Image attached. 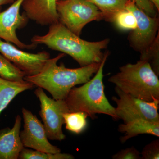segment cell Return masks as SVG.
<instances>
[{
  "instance_id": "cell-1",
  "label": "cell",
  "mask_w": 159,
  "mask_h": 159,
  "mask_svg": "<svg viewBox=\"0 0 159 159\" xmlns=\"http://www.w3.org/2000/svg\"><path fill=\"white\" fill-rule=\"evenodd\" d=\"M31 42L37 45H45L49 48L68 54L82 67L101 62L105 53L102 51L107 48L110 39L87 41L58 22L49 26L47 34L33 36Z\"/></svg>"
},
{
  "instance_id": "cell-2",
  "label": "cell",
  "mask_w": 159,
  "mask_h": 159,
  "mask_svg": "<svg viewBox=\"0 0 159 159\" xmlns=\"http://www.w3.org/2000/svg\"><path fill=\"white\" fill-rule=\"evenodd\" d=\"M66 55L62 53L49 58L40 73L25 76L24 80L48 91L53 99L65 100L73 88L90 80L101 64L95 63L74 69L68 68L62 63L57 65V61Z\"/></svg>"
},
{
  "instance_id": "cell-3",
  "label": "cell",
  "mask_w": 159,
  "mask_h": 159,
  "mask_svg": "<svg viewBox=\"0 0 159 159\" xmlns=\"http://www.w3.org/2000/svg\"><path fill=\"white\" fill-rule=\"evenodd\" d=\"M109 52L107 51L95 76L79 87L73 88L65 99L70 112L82 111L92 119L97 114H104L118 120L115 107L106 97L103 83V68Z\"/></svg>"
},
{
  "instance_id": "cell-4",
  "label": "cell",
  "mask_w": 159,
  "mask_h": 159,
  "mask_svg": "<svg viewBox=\"0 0 159 159\" xmlns=\"http://www.w3.org/2000/svg\"><path fill=\"white\" fill-rule=\"evenodd\" d=\"M149 63L140 60L119 68L109 82L125 93L146 102L159 100V80Z\"/></svg>"
},
{
  "instance_id": "cell-5",
  "label": "cell",
  "mask_w": 159,
  "mask_h": 159,
  "mask_svg": "<svg viewBox=\"0 0 159 159\" xmlns=\"http://www.w3.org/2000/svg\"><path fill=\"white\" fill-rule=\"evenodd\" d=\"M56 9L59 22L78 36L87 24L104 20L101 11L88 0L57 1Z\"/></svg>"
},
{
  "instance_id": "cell-6",
  "label": "cell",
  "mask_w": 159,
  "mask_h": 159,
  "mask_svg": "<svg viewBox=\"0 0 159 159\" xmlns=\"http://www.w3.org/2000/svg\"><path fill=\"white\" fill-rule=\"evenodd\" d=\"M34 93L40 102L39 114L48 139L58 141L64 140L66 136L62 131L63 116L70 112L65 100L51 99L40 87H38Z\"/></svg>"
},
{
  "instance_id": "cell-7",
  "label": "cell",
  "mask_w": 159,
  "mask_h": 159,
  "mask_svg": "<svg viewBox=\"0 0 159 159\" xmlns=\"http://www.w3.org/2000/svg\"><path fill=\"white\" fill-rule=\"evenodd\" d=\"M115 92L118 97H112V100L116 104L115 111L118 119H121L124 123L137 119L159 122V100L146 102L125 93L117 87Z\"/></svg>"
},
{
  "instance_id": "cell-8",
  "label": "cell",
  "mask_w": 159,
  "mask_h": 159,
  "mask_svg": "<svg viewBox=\"0 0 159 159\" xmlns=\"http://www.w3.org/2000/svg\"><path fill=\"white\" fill-rule=\"evenodd\" d=\"M125 9L131 11L137 20L136 28L129 35V41L131 47L140 52L142 57L147 53L157 35L158 18L149 16L132 0L127 3Z\"/></svg>"
},
{
  "instance_id": "cell-9",
  "label": "cell",
  "mask_w": 159,
  "mask_h": 159,
  "mask_svg": "<svg viewBox=\"0 0 159 159\" xmlns=\"http://www.w3.org/2000/svg\"><path fill=\"white\" fill-rule=\"evenodd\" d=\"M22 113L24 129L20 131V136L25 148L51 153L61 152L59 148L49 142L43 125L36 116L24 107L22 109Z\"/></svg>"
},
{
  "instance_id": "cell-10",
  "label": "cell",
  "mask_w": 159,
  "mask_h": 159,
  "mask_svg": "<svg viewBox=\"0 0 159 159\" xmlns=\"http://www.w3.org/2000/svg\"><path fill=\"white\" fill-rule=\"evenodd\" d=\"M0 53L20 69L26 76L36 75L42 70L50 57V53L42 51L36 54L18 49L8 42L0 39Z\"/></svg>"
},
{
  "instance_id": "cell-11",
  "label": "cell",
  "mask_w": 159,
  "mask_h": 159,
  "mask_svg": "<svg viewBox=\"0 0 159 159\" xmlns=\"http://www.w3.org/2000/svg\"><path fill=\"white\" fill-rule=\"evenodd\" d=\"M23 1L16 0L8 9L0 12V39L14 44L20 49H34L37 45L33 43L26 44L16 35V30L25 27L29 20L24 12L20 13Z\"/></svg>"
},
{
  "instance_id": "cell-12",
  "label": "cell",
  "mask_w": 159,
  "mask_h": 159,
  "mask_svg": "<svg viewBox=\"0 0 159 159\" xmlns=\"http://www.w3.org/2000/svg\"><path fill=\"white\" fill-rule=\"evenodd\" d=\"M57 0H24L21 7L29 20L42 26L59 22L56 9Z\"/></svg>"
},
{
  "instance_id": "cell-13",
  "label": "cell",
  "mask_w": 159,
  "mask_h": 159,
  "mask_svg": "<svg viewBox=\"0 0 159 159\" xmlns=\"http://www.w3.org/2000/svg\"><path fill=\"white\" fill-rule=\"evenodd\" d=\"M21 117L17 115L12 128L0 130V159H18L25 148L20 138Z\"/></svg>"
},
{
  "instance_id": "cell-14",
  "label": "cell",
  "mask_w": 159,
  "mask_h": 159,
  "mask_svg": "<svg viewBox=\"0 0 159 159\" xmlns=\"http://www.w3.org/2000/svg\"><path fill=\"white\" fill-rule=\"evenodd\" d=\"M118 131L124 134L123 136L120 139L122 144L140 134H146L159 137V122H153L143 119H134L127 123L120 124Z\"/></svg>"
},
{
  "instance_id": "cell-15",
  "label": "cell",
  "mask_w": 159,
  "mask_h": 159,
  "mask_svg": "<svg viewBox=\"0 0 159 159\" xmlns=\"http://www.w3.org/2000/svg\"><path fill=\"white\" fill-rule=\"evenodd\" d=\"M34 86L25 80L20 81H11L0 77V115L17 95Z\"/></svg>"
},
{
  "instance_id": "cell-16",
  "label": "cell",
  "mask_w": 159,
  "mask_h": 159,
  "mask_svg": "<svg viewBox=\"0 0 159 159\" xmlns=\"http://www.w3.org/2000/svg\"><path fill=\"white\" fill-rule=\"evenodd\" d=\"M97 6L104 16V20L112 22L115 16L126 9L130 0H88Z\"/></svg>"
},
{
  "instance_id": "cell-17",
  "label": "cell",
  "mask_w": 159,
  "mask_h": 159,
  "mask_svg": "<svg viewBox=\"0 0 159 159\" xmlns=\"http://www.w3.org/2000/svg\"><path fill=\"white\" fill-rule=\"evenodd\" d=\"M63 117L66 129L73 133H81L87 126L88 116L84 112H69L65 114Z\"/></svg>"
},
{
  "instance_id": "cell-18",
  "label": "cell",
  "mask_w": 159,
  "mask_h": 159,
  "mask_svg": "<svg viewBox=\"0 0 159 159\" xmlns=\"http://www.w3.org/2000/svg\"><path fill=\"white\" fill-rule=\"evenodd\" d=\"M25 74L0 53V77L11 81L24 80Z\"/></svg>"
},
{
  "instance_id": "cell-19",
  "label": "cell",
  "mask_w": 159,
  "mask_h": 159,
  "mask_svg": "<svg viewBox=\"0 0 159 159\" xmlns=\"http://www.w3.org/2000/svg\"><path fill=\"white\" fill-rule=\"evenodd\" d=\"M74 156L69 153H49L24 148L20 154V159H74Z\"/></svg>"
},
{
  "instance_id": "cell-20",
  "label": "cell",
  "mask_w": 159,
  "mask_h": 159,
  "mask_svg": "<svg viewBox=\"0 0 159 159\" xmlns=\"http://www.w3.org/2000/svg\"><path fill=\"white\" fill-rule=\"evenodd\" d=\"M112 22L115 23L118 29L124 31H132L137 26L134 15L126 9L118 12L114 16Z\"/></svg>"
},
{
  "instance_id": "cell-21",
  "label": "cell",
  "mask_w": 159,
  "mask_h": 159,
  "mask_svg": "<svg viewBox=\"0 0 159 159\" xmlns=\"http://www.w3.org/2000/svg\"><path fill=\"white\" fill-rule=\"evenodd\" d=\"M159 55L158 33L154 42L148 49L147 53L144 56L141 57L140 58V60L148 61L155 73L158 76L159 75Z\"/></svg>"
},
{
  "instance_id": "cell-22",
  "label": "cell",
  "mask_w": 159,
  "mask_h": 159,
  "mask_svg": "<svg viewBox=\"0 0 159 159\" xmlns=\"http://www.w3.org/2000/svg\"><path fill=\"white\" fill-rule=\"evenodd\" d=\"M141 159H159V140L156 139L145 145L141 152Z\"/></svg>"
},
{
  "instance_id": "cell-23",
  "label": "cell",
  "mask_w": 159,
  "mask_h": 159,
  "mask_svg": "<svg viewBox=\"0 0 159 159\" xmlns=\"http://www.w3.org/2000/svg\"><path fill=\"white\" fill-rule=\"evenodd\" d=\"M113 159H141V152L134 146L122 149L112 157Z\"/></svg>"
},
{
  "instance_id": "cell-24",
  "label": "cell",
  "mask_w": 159,
  "mask_h": 159,
  "mask_svg": "<svg viewBox=\"0 0 159 159\" xmlns=\"http://www.w3.org/2000/svg\"><path fill=\"white\" fill-rule=\"evenodd\" d=\"M136 5L149 16L157 17V12L154 9V6L150 0H132Z\"/></svg>"
},
{
  "instance_id": "cell-25",
  "label": "cell",
  "mask_w": 159,
  "mask_h": 159,
  "mask_svg": "<svg viewBox=\"0 0 159 159\" xmlns=\"http://www.w3.org/2000/svg\"><path fill=\"white\" fill-rule=\"evenodd\" d=\"M16 0H0V7L3 5L12 4Z\"/></svg>"
},
{
  "instance_id": "cell-26",
  "label": "cell",
  "mask_w": 159,
  "mask_h": 159,
  "mask_svg": "<svg viewBox=\"0 0 159 159\" xmlns=\"http://www.w3.org/2000/svg\"><path fill=\"white\" fill-rule=\"evenodd\" d=\"M150 2L153 4L154 6L156 7L158 11H159V0H150Z\"/></svg>"
},
{
  "instance_id": "cell-27",
  "label": "cell",
  "mask_w": 159,
  "mask_h": 159,
  "mask_svg": "<svg viewBox=\"0 0 159 159\" xmlns=\"http://www.w3.org/2000/svg\"><path fill=\"white\" fill-rule=\"evenodd\" d=\"M57 1H60V0H57Z\"/></svg>"
}]
</instances>
